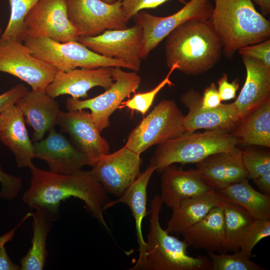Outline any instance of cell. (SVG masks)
Instances as JSON below:
<instances>
[{
    "mask_svg": "<svg viewBox=\"0 0 270 270\" xmlns=\"http://www.w3.org/2000/svg\"><path fill=\"white\" fill-rule=\"evenodd\" d=\"M28 90L24 84H19L0 94V114L9 106L15 104Z\"/></svg>",
    "mask_w": 270,
    "mask_h": 270,
    "instance_id": "f35d334b",
    "label": "cell"
},
{
    "mask_svg": "<svg viewBox=\"0 0 270 270\" xmlns=\"http://www.w3.org/2000/svg\"><path fill=\"white\" fill-rule=\"evenodd\" d=\"M160 188L163 204L172 209L185 199L214 189L204 182L195 170H182L174 164L162 171Z\"/></svg>",
    "mask_w": 270,
    "mask_h": 270,
    "instance_id": "603a6c76",
    "label": "cell"
},
{
    "mask_svg": "<svg viewBox=\"0 0 270 270\" xmlns=\"http://www.w3.org/2000/svg\"><path fill=\"white\" fill-rule=\"evenodd\" d=\"M237 139L228 131L208 130L201 133L186 132L158 145L150 164L162 172L171 164H196L208 156L236 149Z\"/></svg>",
    "mask_w": 270,
    "mask_h": 270,
    "instance_id": "5b68a950",
    "label": "cell"
},
{
    "mask_svg": "<svg viewBox=\"0 0 270 270\" xmlns=\"http://www.w3.org/2000/svg\"><path fill=\"white\" fill-rule=\"evenodd\" d=\"M162 204L158 194L154 196L150 202L144 270H210L209 258L190 256L186 242L170 235L162 227L160 214Z\"/></svg>",
    "mask_w": 270,
    "mask_h": 270,
    "instance_id": "277c9868",
    "label": "cell"
},
{
    "mask_svg": "<svg viewBox=\"0 0 270 270\" xmlns=\"http://www.w3.org/2000/svg\"><path fill=\"white\" fill-rule=\"evenodd\" d=\"M246 70L244 84L234 102L240 120L270 98V68L252 58L242 56Z\"/></svg>",
    "mask_w": 270,
    "mask_h": 270,
    "instance_id": "cb8c5ba5",
    "label": "cell"
},
{
    "mask_svg": "<svg viewBox=\"0 0 270 270\" xmlns=\"http://www.w3.org/2000/svg\"><path fill=\"white\" fill-rule=\"evenodd\" d=\"M122 6L128 21L138 12L146 8H154L170 0H120ZM184 4L185 0H178Z\"/></svg>",
    "mask_w": 270,
    "mask_h": 270,
    "instance_id": "74e56055",
    "label": "cell"
},
{
    "mask_svg": "<svg viewBox=\"0 0 270 270\" xmlns=\"http://www.w3.org/2000/svg\"><path fill=\"white\" fill-rule=\"evenodd\" d=\"M26 37L78 41L80 36L68 19L66 0H40L24 18L23 40Z\"/></svg>",
    "mask_w": 270,
    "mask_h": 270,
    "instance_id": "7c38bea8",
    "label": "cell"
},
{
    "mask_svg": "<svg viewBox=\"0 0 270 270\" xmlns=\"http://www.w3.org/2000/svg\"><path fill=\"white\" fill-rule=\"evenodd\" d=\"M217 82L218 90L222 102L236 98V92L239 88V82L238 78L229 82L227 74L224 73Z\"/></svg>",
    "mask_w": 270,
    "mask_h": 270,
    "instance_id": "ab89813d",
    "label": "cell"
},
{
    "mask_svg": "<svg viewBox=\"0 0 270 270\" xmlns=\"http://www.w3.org/2000/svg\"><path fill=\"white\" fill-rule=\"evenodd\" d=\"M188 246L207 252H226L224 214L222 205L212 209L201 220L181 234Z\"/></svg>",
    "mask_w": 270,
    "mask_h": 270,
    "instance_id": "d4e9b609",
    "label": "cell"
},
{
    "mask_svg": "<svg viewBox=\"0 0 270 270\" xmlns=\"http://www.w3.org/2000/svg\"><path fill=\"white\" fill-rule=\"evenodd\" d=\"M222 102L216 85L214 82H212L203 92L202 107L208 110L214 109L220 106L222 104Z\"/></svg>",
    "mask_w": 270,
    "mask_h": 270,
    "instance_id": "60d3db41",
    "label": "cell"
},
{
    "mask_svg": "<svg viewBox=\"0 0 270 270\" xmlns=\"http://www.w3.org/2000/svg\"><path fill=\"white\" fill-rule=\"evenodd\" d=\"M216 192L222 200L245 208L254 219H270V196L254 189L248 178Z\"/></svg>",
    "mask_w": 270,
    "mask_h": 270,
    "instance_id": "83f0119b",
    "label": "cell"
},
{
    "mask_svg": "<svg viewBox=\"0 0 270 270\" xmlns=\"http://www.w3.org/2000/svg\"><path fill=\"white\" fill-rule=\"evenodd\" d=\"M69 20L80 36H93L107 30L128 28L120 0L112 4L101 0H66Z\"/></svg>",
    "mask_w": 270,
    "mask_h": 270,
    "instance_id": "8fae6325",
    "label": "cell"
},
{
    "mask_svg": "<svg viewBox=\"0 0 270 270\" xmlns=\"http://www.w3.org/2000/svg\"><path fill=\"white\" fill-rule=\"evenodd\" d=\"M2 243L0 245V270H20V265L14 264L7 254Z\"/></svg>",
    "mask_w": 270,
    "mask_h": 270,
    "instance_id": "b9f144b4",
    "label": "cell"
},
{
    "mask_svg": "<svg viewBox=\"0 0 270 270\" xmlns=\"http://www.w3.org/2000/svg\"><path fill=\"white\" fill-rule=\"evenodd\" d=\"M40 0H8L10 10L8 24L0 37L23 42L24 20Z\"/></svg>",
    "mask_w": 270,
    "mask_h": 270,
    "instance_id": "4dcf8cb0",
    "label": "cell"
},
{
    "mask_svg": "<svg viewBox=\"0 0 270 270\" xmlns=\"http://www.w3.org/2000/svg\"><path fill=\"white\" fill-rule=\"evenodd\" d=\"M102 1L108 4H112L119 0H101Z\"/></svg>",
    "mask_w": 270,
    "mask_h": 270,
    "instance_id": "bcb514c9",
    "label": "cell"
},
{
    "mask_svg": "<svg viewBox=\"0 0 270 270\" xmlns=\"http://www.w3.org/2000/svg\"><path fill=\"white\" fill-rule=\"evenodd\" d=\"M166 64L186 75L202 74L220 60L223 44L210 19L186 22L166 38Z\"/></svg>",
    "mask_w": 270,
    "mask_h": 270,
    "instance_id": "7a4b0ae2",
    "label": "cell"
},
{
    "mask_svg": "<svg viewBox=\"0 0 270 270\" xmlns=\"http://www.w3.org/2000/svg\"><path fill=\"white\" fill-rule=\"evenodd\" d=\"M58 125L88 158L89 166L110 153L108 142L100 135L88 112L84 110L62 112Z\"/></svg>",
    "mask_w": 270,
    "mask_h": 270,
    "instance_id": "9a60e30c",
    "label": "cell"
},
{
    "mask_svg": "<svg viewBox=\"0 0 270 270\" xmlns=\"http://www.w3.org/2000/svg\"><path fill=\"white\" fill-rule=\"evenodd\" d=\"M226 252L240 250V244L254 218L242 207L222 200Z\"/></svg>",
    "mask_w": 270,
    "mask_h": 270,
    "instance_id": "f546056e",
    "label": "cell"
},
{
    "mask_svg": "<svg viewBox=\"0 0 270 270\" xmlns=\"http://www.w3.org/2000/svg\"><path fill=\"white\" fill-rule=\"evenodd\" d=\"M184 115L174 100H164L129 134L125 146L140 154L150 147L186 132Z\"/></svg>",
    "mask_w": 270,
    "mask_h": 270,
    "instance_id": "52a82bcc",
    "label": "cell"
},
{
    "mask_svg": "<svg viewBox=\"0 0 270 270\" xmlns=\"http://www.w3.org/2000/svg\"><path fill=\"white\" fill-rule=\"evenodd\" d=\"M212 270H264L240 250L232 254L208 252Z\"/></svg>",
    "mask_w": 270,
    "mask_h": 270,
    "instance_id": "1f68e13d",
    "label": "cell"
},
{
    "mask_svg": "<svg viewBox=\"0 0 270 270\" xmlns=\"http://www.w3.org/2000/svg\"><path fill=\"white\" fill-rule=\"evenodd\" d=\"M0 140L13 153L20 168H30L35 158L23 114L13 104L0 114Z\"/></svg>",
    "mask_w": 270,
    "mask_h": 270,
    "instance_id": "44dd1931",
    "label": "cell"
},
{
    "mask_svg": "<svg viewBox=\"0 0 270 270\" xmlns=\"http://www.w3.org/2000/svg\"><path fill=\"white\" fill-rule=\"evenodd\" d=\"M112 68L114 83L103 93L86 100L72 98L66 100L68 110L89 109L92 120L100 132L110 126V118L124 100L138 88L142 78L136 72Z\"/></svg>",
    "mask_w": 270,
    "mask_h": 270,
    "instance_id": "ba28073f",
    "label": "cell"
},
{
    "mask_svg": "<svg viewBox=\"0 0 270 270\" xmlns=\"http://www.w3.org/2000/svg\"><path fill=\"white\" fill-rule=\"evenodd\" d=\"M156 170L154 166L150 164L146 170L140 174L135 181L117 200L110 201L106 208L118 204L124 203L128 206L136 222L137 241L138 244V257L130 270H144L146 258V242L142 232L143 220L147 214V188L154 172Z\"/></svg>",
    "mask_w": 270,
    "mask_h": 270,
    "instance_id": "7402d4cb",
    "label": "cell"
},
{
    "mask_svg": "<svg viewBox=\"0 0 270 270\" xmlns=\"http://www.w3.org/2000/svg\"><path fill=\"white\" fill-rule=\"evenodd\" d=\"M0 198L12 200L18 194L22 186V178L5 172L0 165Z\"/></svg>",
    "mask_w": 270,
    "mask_h": 270,
    "instance_id": "d590c367",
    "label": "cell"
},
{
    "mask_svg": "<svg viewBox=\"0 0 270 270\" xmlns=\"http://www.w3.org/2000/svg\"><path fill=\"white\" fill-rule=\"evenodd\" d=\"M2 30H1V29L0 28V36H1V35H2Z\"/></svg>",
    "mask_w": 270,
    "mask_h": 270,
    "instance_id": "7dc6e473",
    "label": "cell"
},
{
    "mask_svg": "<svg viewBox=\"0 0 270 270\" xmlns=\"http://www.w3.org/2000/svg\"><path fill=\"white\" fill-rule=\"evenodd\" d=\"M270 236V219H254L241 240L240 250L250 258L254 246Z\"/></svg>",
    "mask_w": 270,
    "mask_h": 270,
    "instance_id": "e575fe53",
    "label": "cell"
},
{
    "mask_svg": "<svg viewBox=\"0 0 270 270\" xmlns=\"http://www.w3.org/2000/svg\"><path fill=\"white\" fill-rule=\"evenodd\" d=\"M29 168L32 175L30 185L22 200L30 208L44 210L55 221L59 217L60 202L70 197L76 198L84 202L88 212L110 232L104 212L110 200L90 170L64 174L40 169L34 164Z\"/></svg>",
    "mask_w": 270,
    "mask_h": 270,
    "instance_id": "6da1fadb",
    "label": "cell"
},
{
    "mask_svg": "<svg viewBox=\"0 0 270 270\" xmlns=\"http://www.w3.org/2000/svg\"><path fill=\"white\" fill-rule=\"evenodd\" d=\"M242 154L238 148L216 153L197 162L195 170L206 185L215 190L222 189L248 178Z\"/></svg>",
    "mask_w": 270,
    "mask_h": 270,
    "instance_id": "d6986e66",
    "label": "cell"
},
{
    "mask_svg": "<svg viewBox=\"0 0 270 270\" xmlns=\"http://www.w3.org/2000/svg\"><path fill=\"white\" fill-rule=\"evenodd\" d=\"M32 217V245L26 254L20 260V270H42L48 256L46 240L54 220L40 209L35 210Z\"/></svg>",
    "mask_w": 270,
    "mask_h": 270,
    "instance_id": "f1b7e54d",
    "label": "cell"
},
{
    "mask_svg": "<svg viewBox=\"0 0 270 270\" xmlns=\"http://www.w3.org/2000/svg\"><path fill=\"white\" fill-rule=\"evenodd\" d=\"M140 155L124 145L100 158L90 171L107 193L119 198L141 173Z\"/></svg>",
    "mask_w": 270,
    "mask_h": 270,
    "instance_id": "5bb4252c",
    "label": "cell"
},
{
    "mask_svg": "<svg viewBox=\"0 0 270 270\" xmlns=\"http://www.w3.org/2000/svg\"><path fill=\"white\" fill-rule=\"evenodd\" d=\"M242 159L248 174V178L254 180L270 172L269 152L250 149L242 151Z\"/></svg>",
    "mask_w": 270,
    "mask_h": 270,
    "instance_id": "836d02e7",
    "label": "cell"
},
{
    "mask_svg": "<svg viewBox=\"0 0 270 270\" xmlns=\"http://www.w3.org/2000/svg\"><path fill=\"white\" fill-rule=\"evenodd\" d=\"M214 6L210 0H190L176 12L166 16H154L140 10L132 18L142 30L141 59L149 54L182 24L192 20L210 19Z\"/></svg>",
    "mask_w": 270,
    "mask_h": 270,
    "instance_id": "9c48e42d",
    "label": "cell"
},
{
    "mask_svg": "<svg viewBox=\"0 0 270 270\" xmlns=\"http://www.w3.org/2000/svg\"><path fill=\"white\" fill-rule=\"evenodd\" d=\"M114 83L112 68H75L68 72L58 70L45 92L52 98L68 94L74 98H86L93 88L105 90Z\"/></svg>",
    "mask_w": 270,
    "mask_h": 270,
    "instance_id": "ac0fdd59",
    "label": "cell"
},
{
    "mask_svg": "<svg viewBox=\"0 0 270 270\" xmlns=\"http://www.w3.org/2000/svg\"><path fill=\"white\" fill-rule=\"evenodd\" d=\"M23 43L34 56L59 71L68 72L78 68L118 67L131 70L126 62L99 54L78 41L60 42L46 37H26Z\"/></svg>",
    "mask_w": 270,
    "mask_h": 270,
    "instance_id": "8992f818",
    "label": "cell"
},
{
    "mask_svg": "<svg viewBox=\"0 0 270 270\" xmlns=\"http://www.w3.org/2000/svg\"><path fill=\"white\" fill-rule=\"evenodd\" d=\"M222 198L213 189L204 194L182 200L172 209L166 230L170 234H182L204 218L214 208L222 204Z\"/></svg>",
    "mask_w": 270,
    "mask_h": 270,
    "instance_id": "484cf974",
    "label": "cell"
},
{
    "mask_svg": "<svg viewBox=\"0 0 270 270\" xmlns=\"http://www.w3.org/2000/svg\"><path fill=\"white\" fill-rule=\"evenodd\" d=\"M32 212L27 213L26 214L22 220H20V222L14 228L11 230L10 232L1 236H0V245L2 243H6L7 242L13 238L16 230L30 216H32Z\"/></svg>",
    "mask_w": 270,
    "mask_h": 270,
    "instance_id": "ee69618b",
    "label": "cell"
},
{
    "mask_svg": "<svg viewBox=\"0 0 270 270\" xmlns=\"http://www.w3.org/2000/svg\"><path fill=\"white\" fill-rule=\"evenodd\" d=\"M34 147L35 158L45 161L54 173L72 174L89 165L86 156L54 128L44 139L35 142Z\"/></svg>",
    "mask_w": 270,
    "mask_h": 270,
    "instance_id": "e0dca14e",
    "label": "cell"
},
{
    "mask_svg": "<svg viewBox=\"0 0 270 270\" xmlns=\"http://www.w3.org/2000/svg\"><path fill=\"white\" fill-rule=\"evenodd\" d=\"M178 68L177 64H173L170 68L166 77L155 88L150 91L135 94L130 99L124 101L118 108H127L132 110H136L144 115L152 106L154 100L160 91L166 85L170 86H174L170 78L172 72Z\"/></svg>",
    "mask_w": 270,
    "mask_h": 270,
    "instance_id": "d6a6232c",
    "label": "cell"
},
{
    "mask_svg": "<svg viewBox=\"0 0 270 270\" xmlns=\"http://www.w3.org/2000/svg\"><path fill=\"white\" fill-rule=\"evenodd\" d=\"M0 72L23 80L32 90L44 92L58 70L34 56L23 42L0 37Z\"/></svg>",
    "mask_w": 270,
    "mask_h": 270,
    "instance_id": "30bf717a",
    "label": "cell"
},
{
    "mask_svg": "<svg viewBox=\"0 0 270 270\" xmlns=\"http://www.w3.org/2000/svg\"><path fill=\"white\" fill-rule=\"evenodd\" d=\"M232 133L238 142L270 147V98L265 100L239 122Z\"/></svg>",
    "mask_w": 270,
    "mask_h": 270,
    "instance_id": "4316f807",
    "label": "cell"
},
{
    "mask_svg": "<svg viewBox=\"0 0 270 270\" xmlns=\"http://www.w3.org/2000/svg\"><path fill=\"white\" fill-rule=\"evenodd\" d=\"M214 2L210 20L222 38L227 58H232L243 46L270 38V22L256 10L252 0Z\"/></svg>",
    "mask_w": 270,
    "mask_h": 270,
    "instance_id": "3957f363",
    "label": "cell"
},
{
    "mask_svg": "<svg viewBox=\"0 0 270 270\" xmlns=\"http://www.w3.org/2000/svg\"><path fill=\"white\" fill-rule=\"evenodd\" d=\"M242 56L258 60L268 68H270V39L243 46L238 50Z\"/></svg>",
    "mask_w": 270,
    "mask_h": 270,
    "instance_id": "8d00e7d4",
    "label": "cell"
},
{
    "mask_svg": "<svg viewBox=\"0 0 270 270\" xmlns=\"http://www.w3.org/2000/svg\"><path fill=\"white\" fill-rule=\"evenodd\" d=\"M180 100L189 110L184 118L186 132L200 129L228 132L240 121L234 102L222 104L214 109L204 108L201 106L202 95L193 88L183 94Z\"/></svg>",
    "mask_w": 270,
    "mask_h": 270,
    "instance_id": "2e32d148",
    "label": "cell"
},
{
    "mask_svg": "<svg viewBox=\"0 0 270 270\" xmlns=\"http://www.w3.org/2000/svg\"><path fill=\"white\" fill-rule=\"evenodd\" d=\"M26 124L33 129L35 142L44 138L46 132L58 125L60 110L58 102L44 91L31 90L16 102Z\"/></svg>",
    "mask_w": 270,
    "mask_h": 270,
    "instance_id": "ffe728a7",
    "label": "cell"
},
{
    "mask_svg": "<svg viewBox=\"0 0 270 270\" xmlns=\"http://www.w3.org/2000/svg\"><path fill=\"white\" fill-rule=\"evenodd\" d=\"M142 36V28L136 24L126 29L107 30L96 36H80L78 41L99 54L126 62L137 72L141 66Z\"/></svg>",
    "mask_w": 270,
    "mask_h": 270,
    "instance_id": "4fadbf2b",
    "label": "cell"
},
{
    "mask_svg": "<svg viewBox=\"0 0 270 270\" xmlns=\"http://www.w3.org/2000/svg\"><path fill=\"white\" fill-rule=\"evenodd\" d=\"M260 8L262 15H268L270 14V0H252Z\"/></svg>",
    "mask_w": 270,
    "mask_h": 270,
    "instance_id": "f6af8a7d",
    "label": "cell"
},
{
    "mask_svg": "<svg viewBox=\"0 0 270 270\" xmlns=\"http://www.w3.org/2000/svg\"><path fill=\"white\" fill-rule=\"evenodd\" d=\"M253 180L264 194L270 196V172L263 174Z\"/></svg>",
    "mask_w": 270,
    "mask_h": 270,
    "instance_id": "7bdbcfd3",
    "label": "cell"
}]
</instances>
